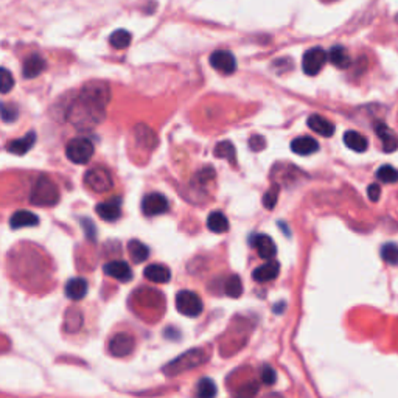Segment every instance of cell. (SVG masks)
Masks as SVG:
<instances>
[{
    "label": "cell",
    "instance_id": "obj_1",
    "mask_svg": "<svg viewBox=\"0 0 398 398\" xmlns=\"http://www.w3.org/2000/svg\"><path fill=\"white\" fill-rule=\"evenodd\" d=\"M111 101V89L105 81H90L84 84L77 100L69 109V120L73 126L92 128L105 119V109Z\"/></svg>",
    "mask_w": 398,
    "mask_h": 398
},
{
    "label": "cell",
    "instance_id": "obj_2",
    "mask_svg": "<svg viewBox=\"0 0 398 398\" xmlns=\"http://www.w3.org/2000/svg\"><path fill=\"white\" fill-rule=\"evenodd\" d=\"M59 201V190L52 179L47 176H39L38 181L30 192V203L39 207H50L58 204Z\"/></svg>",
    "mask_w": 398,
    "mask_h": 398
},
{
    "label": "cell",
    "instance_id": "obj_3",
    "mask_svg": "<svg viewBox=\"0 0 398 398\" xmlns=\"http://www.w3.org/2000/svg\"><path fill=\"white\" fill-rule=\"evenodd\" d=\"M206 359H207V355L203 350H199V348H192V350L181 355V357H177L176 359L170 361L167 366H163L162 370L167 377L181 375L182 372L195 369V367L203 364Z\"/></svg>",
    "mask_w": 398,
    "mask_h": 398
},
{
    "label": "cell",
    "instance_id": "obj_4",
    "mask_svg": "<svg viewBox=\"0 0 398 398\" xmlns=\"http://www.w3.org/2000/svg\"><path fill=\"white\" fill-rule=\"evenodd\" d=\"M66 156L70 162L84 165L94 156V143L86 137H75L66 145Z\"/></svg>",
    "mask_w": 398,
    "mask_h": 398
},
{
    "label": "cell",
    "instance_id": "obj_5",
    "mask_svg": "<svg viewBox=\"0 0 398 398\" xmlns=\"http://www.w3.org/2000/svg\"><path fill=\"white\" fill-rule=\"evenodd\" d=\"M176 308L182 316L198 317L203 313L204 305L198 294L190 290H182L176 294Z\"/></svg>",
    "mask_w": 398,
    "mask_h": 398
},
{
    "label": "cell",
    "instance_id": "obj_6",
    "mask_svg": "<svg viewBox=\"0 0 398 398\" xmlns=\"http://www.w3.org/2000/svg\"><path fill=\"white\" fill-rule=\"evenodd\" d=\"M84 182L86 186L95 193H106L114 187V179L111 173L101 167L90 168L88 173L84 175Z\"/></svg>",
    "mask_w": 398,
    "mask_h": 398
},
{
    "label": "cell",
    "instance_id": "obj_7",
    "mask_svg": "<svg viewBox=\"0 0 398 398\" xmlns=\"http://www.w3.org/2000/svg\"><path fill=\"white\" fill-rule=\"evenodd\" d=\"M328 59V53L321 47H313L305 52L302 58V69L310 77H315L319 73Z\"/></svg>",
    "mask_w": 398,
    "mask_h": 398
},
{
    "label": "cell",
    "instance_id": "obj_8",
    "mask_svg": "<svg viewBox=\"0 0 398 398\" xmlns=\"http://www.w3.org/2000/svg\"><path fill=\"white\" fill-rule=\"evenodd\" d=\"M134 347H136V341L131 335L117 333L109 341L108 350L115 358H125L134 352Z\"/></svg>",
    "mask_w": 398,
    "mask_h": 398
},
{
    "label": "cell",
    "instance_id": "obj_9",
    "mask_svg": "<svg viewBox=\"0 0 398 398\" xmlns=\"http://www.w3.org/2000/svg\"><path fill=\"white\" fill-rule=\"evenodd\" d=\"M168 209H170L168 199L161 193L146 195L142 201V212L146 217L162 215V213L168 212Z\"/></svg>",
    "mask_w": 398,
    "mask_h": 398
},
{
    "label": "cell",
    "instance_id": "obj_10",
    "mask_svg": "<svg viewBox=\"0 0 398 398\" xmlns=\"http://www.w3.org/2000/svg\"><path fill=\"white\" fill-rule=\"evenodd\" d=\"M210 66L224 75H230L237 70V59L228 50H217L210 54Z\"/></svg>",
    "mask_w": 398,
    "mask_h": 398
},
{
    "label": "cell",
    "instance_id": "obj_11",
    "mask_svg": "<svg viewBox=\"0 0 398 398\" xmlns=\"http://www.w3.org/2000/svg\"><path fill=\"white\" fill-rule=\"evenodd\" d=\"M95 212H97V215L103 219V221H108V223L117 221V219H120L121 217V199L112 198L109 201H105V203L97 204Z\"/></svg>",
    "mask_w": 398,
    "mask_h": 398
},
{
    "label": "cell",
    "instance_id": "obj_12",
    "mask_svg": "<svg viewBox=\"0 0 398 398\" xmlns=\"http://www.w3.org/2000/svg\"><path fill=\"white\" fill-rule=\"evenodd\" d=\"M250 246H252L257 254L260 255V259L263 260H271L272 257L277 252V249H275V243L271 240V237L268 235H261V234H255L250 237Z\"/></svg>",
    "mask_w": 398,
    "mask_h": 398
},
{
    "label": "cell",
    "instance_id": "obj_13",
    "mask_svg": "<svg viewBox=\"0 0 398 398\" xmlns=\"http://www.w3.org/2000/svg\"><path fill=\"white\" fill-rule=\"evenodd\" d=\"M103 271L108 275V277H112L119 281H130L132 279V269L128 265L126 261L121 260H114L106 263L103 266Z\"/></svg>",
    "mask_w": 398,
    "mask_h": 398
},
{
    "label": "cell",
    "instance_id": "obj_14",
    "mask_svg": "<svg viewBox=\"0 0 398 398\" xmlns=\"http://www.w3.org/2000/svg\"><path fill=\"white\" fill-rule=\"evenodd\" d=\"M47 69V61L38 53L30 54V57L23 61L22 66V77L27 79H33L39 77L42 72Z\"/></svg>",
    "mask_w": 398,
    "mask_h": 398
},
{
    "label": "cell",
    "instance_id": "obj_15",
    "mask_svg": "<svg viewBox=\"0 0 398 398\" xmlns=\"http://www.w3.org/2000/svg\"><path fill=\"white\" fill-rule=\"evenodd\" d=\"M375 132L383 143L384 152H392L398 148V136L383 121L375 123Z\"/></svg>",
    "mask_w": 398,
    "mask_h": 398
},
{
    "label": "cell",
    "instance_id": "obj_16",
    "mask_svg": "<svg viewBox=\"0 0 398 398\" xmlns=\"http://www.w3.org/2000/svg\"><path fill=\"white\" fill-rule=\"evenodd\" d=\"M36 132L34 131H30L26 136L21 137V139H16V140H11L7 145V151L11 152V155H16V156H23L26 152H28L30 150L33 148L34 143H36Z\"/></svg>",
    "mask_w": 398,
    "mask_h": 398
},
{
    "label": "cell",
    "instance_id": "obj_17",
    "mask_svg": "<svg viewBox=\"0 0 398 398\" xmlns=\"http://www.w3.org/2000/svg\"><path fill=\"white\" fill-rule=\"evenodd\" d=\"M279 272H280L279 261H275L271 259L269 261H266L265 265H261L257 269H254L252 279L255 281H260V283H266V281H271L274 279H277Z\"/></svg>",
    "mask_w": 398,
    "mask_h": 398
},
{
    "label": "cell",
    "instance_id": "obj_18",
    "mask_svg": "<svg viewBox=\"0 0 398 398\" xmlns=\"http://www.w3.org/2000/svg\"><path fill=\"white\" fill-rule=\"evenodd\" d=\"M143 275L146 280L152 281V283H159V285H163V283H168L171 280V271L168 266L165 265H159V263H155V265H150L145 268Z\"/></svg>",
    "mask_w": 398,
    "mask_h": 398
},
{
    "label": "cell",
    "instance_id": "obj_19",
    "mask_svg": "<svg viewBox=\"0 0 398 398\" xmlns=\"http://www.w3.org/2000/svg\"><path fill=\"white\" fill-rule=\"evenodd\" d=\"M132 134H134V139H136V143L139 146H143V148L146 150H152L157 145V137L155 131L146 125H142V123L137 125L132 130Z\"/></svg>",
    "mask_w": 398,
    "mask_h": 398
},
{
    "label": "cell",
    "instance_id": "obj_20",
    "mask_svg": "<svg viewBox=\"0 0 398 398\" xmlns=\"http://www.w3.org/2000/svg\"><path fill=\"white\" fill-rule=\"evenodd\" d=\"M291 150L294 155H299V156H310V155H315L319 150V142H317L316 139L313 137H297L294 139L291 142Z\"/></svg>",
    "mask_w": 398,
    "mask_h": 398
},
{
    "label": "cell",
    "instance_id": "obj_21",
    "mask_svg": "<svg viewBox=\"0 0 398 398\" xmlns=\"http://www.w3.org/2000/svg\"><path fill=\"white\" fill-rule=\"evenodd\" d=\"M39 224L38 215H34L33 212L28 210H17L13 213V217L10 218V228L11 229H22V228H34Z\"/></svg>",
    "mask_w": 398,
    "mask_h": 398
},
{
    "label": "cell",
    "instance_id": "obj_22",
    "mask_svg": "<svg viewBox=\"0 0 398 398\" xmlns=\"http://www.w3.org/2000/svg\"><path fill=\"white\" fill-rule=\"evenodd\" d=\"M307 125L310 130H313L315 132L321 134L324 137H332L335 134V125L332 121L327 120L326 117H322L319 114H313L310 115L307 120Z\"/></svg>",
    "mask_w": 398,
    "mask_h": 398
},
{
    "label": "cell",
    "instance_id": "obj_23",
    "mask_svg": "<svg viewBox=\"0 0 398 398\" xmlns=\"http://www.w3.org/2000/svg\"><path fill=\"white\" fill-rule=\"evenodd\" d=\"M66 296L70 299V301H81L84 299L86 294H88V281L83 277H75L70 279L66 283Z\"/></svg>",
    "mask_w": 398,
    "mask_h": 398
},
{
    "label": "cell",
    "instance_id": "obj_24",
    "mask_svg": "<svg viewBox=\"0 0 398 398\" xmlns=\"http://www.w3.org/2000/svg\"><path fill=\"white\" fill-rule=\"evenodd\" d=\"M328 59L335 67L338 69H348L352 66V58L348 52L342 46H335L332 47V50L328 52Z\"/></svg>",
    "mask_w": 398,
    "mask_h": 398
},
{
    "label": "cell",
    "instance_id": "obj_25",
    "mask_svg": "<svg viewBox=\"0 0 398 398\" xmlns=\"http://www.w3.org/2000/svg\"><path fill=\"white\" fill-rule=\"evenodd\" d=\"M207 228L213 234H224V232L229 230V219L223 212H212L207 218Z\"/></svg>",
    "mask_w": 398,
    "mask_h": 398
},
{
    "label": "cell",
    "instance_id": "obj_26",
    "mask_svg": "<svg viewBox=\"0 0 398 398\" xmlns=\"http://www.w3.org/2000/svg\"><path fill=\"white\" fill-rule=\"evenodd\" d=\"M344 143L348 150L357 151V152H364L367 150V146H369L367 139L358 131H347L344 134Z\"/></svg>",
    "mask_w": 398,
    "mask_h": 398
},
{
    "label": "cell",
    "instance_id": "obj_27",
    "mask_svg": "<svg viewBox=\"0 0 398 398\" xmlns=\"http://www.w3.org/2000/svg\"><path fill=\"white\" fill-rule=\"evenodd\" d=\"M128 252L134 263H143L148 260L150 248L139 240H131L128 243Z\"/></svg>",
    "mask_w": 398,
    "mask_h": 398
},
{
    "label": "cell",
    "instance_id": "obj_28",
    "mask_svg": "<svg viewBox=\"0 0 398 398\" xmlns=\"http://www.w3.org/2000/svg\"><path fill=\"white\" fill-rule=\"evenodd\" d=\"M132 41V34L128 32V30H115V32L109 36V42H111V46L114 48H117V50H121V48H126L128 46L131 44Z\"/></svg>",
    "mask_w": 398,
    "mask_h": 398
},
{
    "label": "cell",
    "instance_id": "obj_29",
    "mask_svg": "<svg viewBox=\"0 0 398 398\" xmlns=\"http://www.w3.org/2000/svg\"><path fill=\"white\" fill-rule=\"evenodd\" d=\"M215 156L219 159H226L229 161L232 165H235L237 157H235V148L229 140H224V142H219L215 146Z\"/></svg>",
    "mask_w": 398,
    "mask_h": 398
},
{
    "label": "cell",
    "instance_id": "obj_30",
    "mask_svg": "<svg viewBox=\"0 0 398 398\" xmlns=\"http://www.w3.org/2000/svg\"><path fill=\"white\" fill-rule=\"evenodd\" d=\"M224 292H226V296H229V297H235V299L240 297L243 294L241 279L238 277V275H230L224 283Z\"/></svg>",
    "mask_w": 398,
    "mask_h": 398
},
{
    "label": "cell",
    "instance_id": "obj_31",
    "mask_svg": "<svg viewBox=\"0 0 398 398\" xmlns=\"http://www.w3.org/2000/svg\"><path fill=\"white\" fill-rule=\"evenodd\" d=\"M196 395L203 398H210L217 395V386L210 378H201L199 383L196 384Z\"/></svg>",
    "mask_w": 398,
    "mask_h": 398
},
{
    "label": "cell",
    "instance_id": "obj_32",
    "mask_svg": "<svg viewBox=\"0 0 398 398\" xmlns=\"http://www.w3.org/2000/svg\"><path fill=\"white\" fill-rule=\"evenodd\" d=\"M377 179L384 183H395L398 182V170L390 165H383L377 170Z\"/></svg>",
    "mask_w": 398,
    "mask_h": 398
},
{
    "label": "cell",
    "instance_id": "obj_33",
    "mask_svg": "<svg viewBox=\"0 0 398 398\" xmlns=\"http://www.w3.org/2000/svg\"><path fill=\"white\" fill-rule=\"evenodd\" d=\"M381 259L388 263V265L397 266L398 265V244L386 243L381 248Z\"/></svg>",
    "mask_w": 398,
    "mask_h": 398
},
{
    "label": "cell",
    "instance_id": "obj_34",
    "mask_svg": "<svg viewBox=\"0 0 398 398\" xmlns=\"http://www.w3.org/2000/svg\"><path fill=\"white\" fill-rule=\"evenodd\" d=\"M83 324V316L78 310H69L66 315V330L67 332H77Z\"/></svg>",
    "mask_w": 398,
    "mask_h": 398
},
{
    "label": "cell",
    "instance_id": "obj_35",
    "mask_svg": "<svg viewBox=\"0 0 398 398\" xmlns=\"http://www.w3.org/2000/svg\"><path fill=\"white\" fill-rule=\"evenodd\" d=\"M279 193H280V187L277 183L268 190V192L263 195V206L266 207L268 210H272L275 206H277V199H279Z\"/></svg>",
    "mask_w": 398,
    "mask_h": 398
},
{
    "label": "cell",
    "instance_id": "obj_36",
    "mask_svg": "<svg viewBox=\"0 0 398 398\" xmlns=\"http://www.w3.org/2000/svg\"><path fill=\"white\" fill-rule=\"evenodd\" d=\"M19 119V109L16 105H8V103H3L2 105V120L3 123H11V121H16Z\"/></svg>",
    "mask_w": 398,
    "mask_h": 398
},
{
    "label": "cell",
    "instance_id": "obj_37",
    "mask_svg": "<svg viewBox=\"0 0 398 398\" xmlns=\"http://www.w3.org/2000/svg\"><path fill=\"white\" fill-rule=\"evenodd\" d=\"M14 86V78L11 75L8 69H2V78H0V88H2V94H8Z\"/></svg>",
    "mask_w": 398,
    "mask_h": 398
},
{
    "label": "cell",
    "instance_id": "obj_38",
    "mask_svg": "<svg viewBox=\"0 0 398 398\" xmlns=\"http://www.w3.org/2000/svg\"><path fill=\"white\" fill-rule=\"evenodd\" d=\"M260 377H261V383L266 384V386L274 384L275 379H277V375H275V370L272 369L271 366H268V364H265V366L261 367Z\"/></svg>",
    "mask_w": 398,
    "mask_h": 398
},
{
    "label": "cell",
    "instance_id": "obj_39",
    "mask_svg": "<svg viewBox=\"0 0 398 398\" xmlns=\"http://www.w3.org/2000/svg\"><path fill=\"white\" fill-rule=\"evenodd\" d=\"M81 228H83V230H84L86 237H88L89 240L94 241V240H95V234H97L94 223H92L90 219H81Z\"/></svg>",
    "mask_w": 398,
    "mask_h": 398
},
{
    "label": "cell",
    "instance_id": "obj_40",
    "mask_svg": "<svg viewBox=\"0 0 398 398\" xmlns=\"http://www.w3.org/2000/svg\"><path fill=\"white\" fill-rule=\"evenodd\" d=\"M249 146L254 151H261L266 146V142L261 136H254V137H250V140H249Z\"/></svg>",
    "mask_w": 398,
    "mask_h": 398
},
{
    "label": "cell",
    "instance_id": "obj_41",
    "mask_svg": "<svg viewBox=\"0 0 398 398\" xmlns=\"http://www.w3.org/2000/svg\"><path fill=\"white\" fill-rule=\"evenodd\" d=\"M367 195H369L370 201L377 203V201L379 199V196H381V187H379L378 183H372V186H369V188H367Z\"/></svg>",
    "mask_w": 398,
    "mask_h": 398
}]
</instances>
